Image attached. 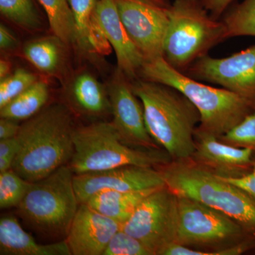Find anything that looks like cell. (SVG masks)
Here are the masks:
<instances>
[{
  "label": "cell",
  "mask_w": 255,
  "mask_h": 255,
  "mask_svg": "<svg viewBox=\"0 0 255 255\" xmlns=\"http://www.w3.org/2000/svg\"><path fill=\"white\" fill-rule=\"evenodd\" d=\"M93 16L115 52L121 73L130 80L135 78L145 60L128 35L115 0H100Z\"/></svg>",
  "instance_id": "16"
},
{
  "label": "cell",
  "mask_w": 255,
  "mask_h": 255,
  "mask_svg": "<svg viewBox=\"0 0 255 255\" xmlns=\"http://www.w3.org/2000/svg\"><path fill=\"white\" fill-rule=\"evenodd\" d=\"M0 255H72L66 241L39 244L12 216L0 219Z\"/></svg>",
  "instance_id": "17"
},
{
  "label": "cell",
  "mask_w": 255,
  "mask_h": 255,
  "mask_svg": "<svg viewBox=\"0 0 255 255\" xmlns=\"http://www.w3.org/2000/svg\"><path fill=\"white\" fill-rule=\"evenodd\" d=\"M178 196L164 185L156 189L137 206L122 229L145 245L153 255L175 243Z\"/></svg>",
  "instance_id": "9"
},
{
  "label": "cell",
  "mask_w": 255,
  "mask_h": 255,
  "mask_svg": "<svg viewBox=\"0 0 255 255\" xmlns=\"http://www.w3.org/2000/svg\"><path fill=\"white\" fill-rule=\"evenodd\" d=\"M155 189L138 191H102L87 199L86 204L123 225L131 216L137 206Z\"/></svg>",
  "instance_id": "18"
},
{
  "label": "cell",
  "mask_w": 255,
  "mask_h": 255,
  "mask_svg": "<svg viewBox=\"0 0 255 255\" xmlns=\"http://www.w3.org/2000/svg\"><path fill=\"white\" fill-rule=\"evenodd\" d=\"M17 121L1 118L0 120V140L13 138L16 137L19 132L21 125Z\"/></svg>",
  "instance_id": "32"
},
{
  "label": "cell",
  "mask_w": 255,
  "mask_h": 255,
  "mask_svg": "<svg viewBox=\"0 0 255 255\" xmlns=\"http://www.w3.org/2000/svg\"><path fill=\"white\" fill-rule=\"evenodd\" d=\"M44 8L52 31L65 44L77 43L76 28L68 0H38Z\"/></svg>",
  "instance_id": "21"
},
{
  "label": "cell",
  "mask_w": 255,
  "mask_h": 255,
  "mask_svg": "<svg viewBox=\"0 0 255 255\" xmlns=\"http://www.w3.org/2000/svg\"><path fill=\"white\" fill-rule=\"evenodd\" d=\"M19 145L16 137L0 140V172L12 169Z\"/></svg>",
  "instance_id": "30"
},
{
  "label": "cell",
  "mask_w": 255,
  "mask_h": 255,
  "mask_svg": "<svg viewBox=\"0 0 255 255\" xmlns=\"http://www.w3.org/2000/svg\"><path fill=\"white\" fill-rule=\"evenodd\" d=\"M222 178L224 180L238 186L255 198V153L253 157V165L251 172L238 178Z\"/></svg>",
  "instance_id": "31"
},
{
  "label": "cell",
  "mask_w": 255,
  "mask_h": 255,
  "mask_svg": "<svg viewBox=\"0 0 255 255\" xmlns=\"http://www.w3.org/2000/svg\"><path fill=\"white\" fill-rule=\"evenodd\" d=\"M126 78L125 75L119 77L109 87L112 122L122 141L130 147L147 150L161 148L147 131L141 102Z\"/></svg>",
  "instance_id": "13"
},
{
  "label": "cell",
  "mask_w": 255,
  "mask_h": 255,
  "mask_svg": "<svg viewBox=\"0 0 255 255\" xmlns=\"http://www.w3.org/2000/svg\"><path fill=\"white\" fill-rule=\"evenodd\" d=\"M30 184L31 182L13 169L0 172V208H17L26 196Z\"/></svg>",
  "instance_id": "24"
},
{
  "label": "cell",
  "mask_w": 255,
  "mask_h": 255,
  "mask_svg": "<svg viewBox=\"0 0 255 255\" xmlns=\"http://www.w3.org/2000/svg\"><path fill=\"white\" fill-rule=\"evenodd\" d=\"M178 196L175 243L159 255H218L253 236L229 216L200 201Z\"/></svg>",
  "instance_id": "5"
},
{
  "label": "cell",
  "mask_w": 255,
  "mask_h": 255,
  "mask_svg": "<svg viewBox=\"0 0 255 255\" xmlns=\"http://www.w3.org/2000/svg\"><path fill=\"white\" fill-rule=\"evenodd\" d=\"M219 140L235 147L251 149L255 153V111Z\"/></svg>",
  "instance_id": "28"
},
{
  "label": "cell",
  "mask_w": 255,
  "mask_h": 255,
  "mask_svg": "<svg viewBox=\"0 0 255 255\" xmlns=\"http://www.w3.org/2000/svg\"><path fill=\"white\" fill-rule=\"evenodd\" d=\"M74 176L68 164L31 182L17 207L18 214L43 232L68 234L80 204L74 187Z\"/></svg>",
  "instance_id": "8"
},
{
  "label": "cell",
  "mask_w": 255,
  "mask_h": 255,
  "mask_svg": "<svg viewBox=\"0 0 255 255\" xmlns=\"http://www.w3.org/2000/svg\"><path fill=\"white\" fill-rule=\"evenodd\" d=\"M176 195L195 199L224 213L255 236V198L191 159L157 167Z\"/></svg>",
  "instance_id": "4"
},
{
  "label": "cell",
  "mask_w": 255,
  "mask_h": 255,
  "mask_svg": "<svg viewBox=\"0 0 255 255\" xmlns=\"http://www.w3.org/2000/svg\"><path fill=\"white\" fill-rule=\"evenodd\" d=\"M38 81L33 73L23 69H17L14 74L0 82V109L26 91Z\"/></svg>",
  "instance_id": "27"
},
{
  "label": "cell",
  "mask_w": 255,
  "mask_h": 255,
  "mask_svg": "<svg viewBox=\"0 0 255 255\" xmlns=\"http://www.w3.org/2000/svg\"><path fill=\"white\" fill-rule=\"evenodd\" d=\"M233 0H201V3L209 11L210 14L218 18L223 14Z\"/></svg>",
  "instance_id": "33"
},
{
  "label": "cell",
  "mask_w": 255,
  "mask_h": 255,
  "mask_svg": "<svg viewBox=\"0 0 255 255\" xmlns=\"http://www.w3.org/2000/svg\"><path fill=\"white\" fill-rule=\"evenodd\" d=\"M23 54L42 73H54L59 66V46L50 38H42L28 43L23 49Z\"/></svg>",
  "instance_id": "22"
},
{
  "label": "cell",
  "mask_w": 255,
  "mask_h": 255,
  "mask_svg": "<svg viewBox=\"0 0 255 255\" xmlns=\"http://www.w3.org/2000/svg\"><path fill=\"white\" fill-rule=\"evenodd\" d=\"M226 39L224 23L209 14L201 0H175L169 6L163 58L176 70L184 73Z\"/></svg>",
  "instance_id": "7"
},
{
  "label": "cell",
  "mask_w": 255,
  "mask_h": 255,
  "mask_svg": "<svg viewBox=\"0 0 255 255\" xmlns=\"http://www.w3.org/2000/svg\"><path fill=\"white\" fill-rule=\"evenodd\" d=\"M1 14L21 27L36 29L39 18L31 0H0Z\"/></svg>",
  "instance_id": "25"
},
{
  "label": "cell",
  "mask_w": 255,
  "mask_h": 255,
  "mask_svg": "<svg viewBox=\"0 0 255 255\" xmlns=\"http://www.w3.org/2000/svg\"><path fill=\"white\" fill-rule=\"evenodd\" d=\"M115 2L128 35L145 60L163 57L169 6L163 0H115Z\"/></svg>",
  "instance_id": "10"
},
{
  "label": "cell",
  "mask_w": 255,
  "mask_h": 255,
  "mask_svg": "<svg viewBox=\"0 0 255 255\" xmlns=\"http://www.w3.org/2000/svg\"><path fill=\"white\" fill-rule=\"evenodd\" d=\"M71 111L63 104L43 109L21 125L16 135L19 149L12 169L34 182L70 162L74 153Z\"/></svg>",
  "instance_id": "1"
},
{
  "label": "cell",
  "mask_w": 255,
  "mask_h": 255,
  "mask_svg": "<svg viewBox=\"0 0 255 255\" xmlns=\"http://www.w3.org/2000/svg\"><path fill=\"white\" fill-rule=\"evenodd\" d=\"M140 73L145 80L172 87L185 96L200 114L198 128L219 138L255 111L241 96L191 78L171 66L163 57L145 60Z\"/></svg>",
  "instance_id": "3"
},
{
  "label": "cell",
  "mask_w": 255,
  "mask_h": 255,
  "mask_svg": "<svg viewBox=\"0 0 255 255\" xmlns=\"http://www.w3.org/2000/svg\"><path fill=\"white\" fill-rule=\"evenodd\" d=\"M11 69V64L7 60L1 59L0 61V78L1 80L6 78Z\"/></svg>",
  "instance_id": "35"
},
{
  "label": "cell",
  "mask_w": 255,
  "mask_h": 255,
  "mask_svg": "<svg viewBox=\"0 0 255 255\" xmlns=\"http://www.w3.org/2000/svg\"><path fill=\"white\" fill-rule=\"evenodd\" d=\"M69 97L73 107L87 116L98 117L111 111L108 92L89 73L81 74L75 79Z\"/></svg>",
  "instance_id": "19"
},
{
  "label": "cell",
  "mask_w": 255,
  "mask_h": 255,
  "mask_svg": "<svg viewBox=\"0 0 255 255\" xmlns=\"http://www.w3.org/2000/svg\"><path fill=\"white\" fill-rule=\"evenodd\" d=\"M122 227L117 221L82 203L65 241L72 255H103L109 242Z\"/></svg>",
  "instance_id": "15"
},
{
  "label": "cell",
  "mask_w": 255,
  "mask_h": 255,
  "mask_svg": "<svg viewBox=\"0 0 255 255\" xmlns=\"http://www.w3.org/2000/svg\"><path fill=\"white\" fill-rule=\"evenodd\" d=\"M103 255H153L136 238L121 228L109 242Z\"/></svg>",
  "instance_id": "29"
},
{
  "label": "cell",
  "mask_w": 255,
  "mask_h": 255,
  "mask_svg": "<svg viewBox=\"0 0 255 255\" xmlns=\"http://www.w3.org/2000/svg\"><path fill=\"white\" fill-rule=\"evenodd\" d=\"M49 95V88L46 82L37 81L0 109V117L17 122L27 120L43 110Z\"/></svg>",
  "instance_id": "20"
},
{
  "label": "cell",
  "mask_w": 255,
  "mask_h": 255,
  "mask_svg": "<svg viewBox=\"0 0 255 255\" xmlns=\"http://www.w3.org/2000/svg\"><path fill=\"white\" fill-rule=\"evenodd\" d=\"M73 142L69 166L75 174L127 165L157 167L172 161L163 149L135 148L124 143L112 122L75 128Z\"/></svg>",
  "instance_id": "6"
},
{
  "label": "cell",
  "mask_w": 255,
  "mask_h": 255,
  "mask_svg": "<svg viewBox=\"0 0 255 255\" xmlns=\"http://www.w3.org/2000/svg\"><path fill=\"white\" fill-rule=\"evenodd\" d=\"M143 107L146 128L172 161L190 159L195 151V132L201 117L195 106L172 87L137 80L132 84Z\"/></svg>",
  "instance_id": "2"
},
{
  "label": "cell",
  "mask_w": 255,
  "mask_h": 255,
  "mask_svg": "<svg viewBox=\"0 0 255 255\" xmlns=\"http://www.w3.org/2000/svg\"><path fill=\"white\" fill-rule=\"evenodd\" d=\"M187 71L191 78L216 84L237 94L255 109V45L226 58L204 55Z\"/></svg>",
  "instance_id": "11"
},
{
  "label": "cell",
  "mask_w": 255,
  "mask_h": 255,
  "mask_svg": "<svg viewBox=\"0 0 255 255\" xmlns=\"http://www.w3.org/2000/svg\"><path fill=\"white\" fill-rule=\"evenodd\" d=\"M166 185L157 167L127 165L75 174L74 187L80 204L102 191H138Z\"/></svg>",
  "instance_id": "12"
},
{
  "label": "cell",
  "mask_w": 255,
  "mask_h": 255,
  "mask_svg": "<svg viewBox=\"0 0 255 255\" xmlns=\"http://www.w3.org/2000/svg\"><path fill=\"white\" fill-rule=\"evenodd\" d=\"M100 0H68L76 28L77 43L82 49L90 51L88 36L92 16Z\"/></svg>",
  "instance_id": "26"
},
{
  "label": "cell",
  "mask_w": 255,
  "mask_h": 255,
  "mask_svg": "<svg viewBox=\"0 0 255 255\" xmlns=\"http://www.w3.org/2000/svg\"><path fill=\"white\" fill-rule=\"evenodd\" d=\"M227 38L255 36V0H244L233 8L222 20Z\"/></svg>",
  "instance_id": "23"
},
{
  "label": "cell",
  "mask_w": 255,
  "mask_h": 255,
  "mask_svg": "<svg viewBox=\"0 0 255 255\" xmlns=\"http://www.w3.org/2000/svg\"><path fill=\"white\" fill-rule=\"evenodd\" d=\"M16 41L14 35L4 25L0 26V47L1 49H9L16 44Z\"/></svg>",
  "instance_id": "34"
},
{
  "label": "cell",
  "mask_w": 255,
  "mask_h": 255,
  "mask_svg": "<svg viewBox=\"0 0 255 255\" xmlns=\"http://www.w3.org/2000/svg\"><path fill=\"white\" fill-rule=\"evenodd\" d=\"M152 1H160V0H152Z\"/></svg>",
  "instance_id": "36"
},
{
  "label": "cell",
  "mask_w": 255,
  "mask_h": 255,
  "mask_svg": "<svg viewBox=\"0 0 255 255\" xmlns=\"http://www.w3.org/2000/svg\"><path fill=\"white\" fill-rule=\"evenodd\" d=\"M195 151L191 160L223 178H238L251 172L254 152L235 147L209 132L196 128Z\"/></svg>",
  "instance_id": "14"
}]
</instances>
